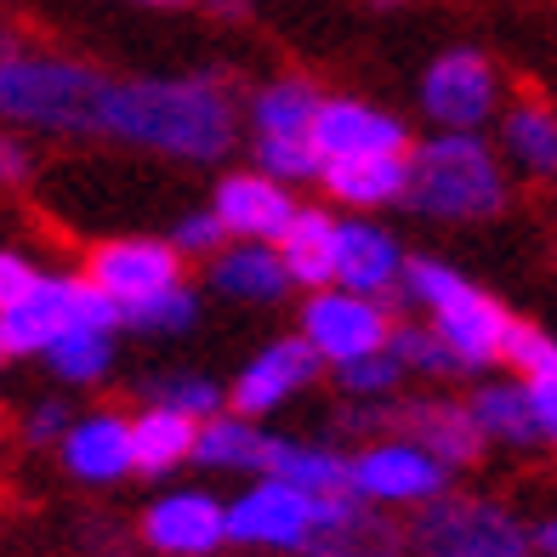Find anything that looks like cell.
I'll list each match as a JSON object with an SVG mask.
<instances>
[{"label":"cell","instance_id":"cell-21","mask_svg":"<svg viewBox=\"0 0 557 557\" xmlns=\"http://www.w3.org/2000/svg\"><path fill=\"white\" fill-rule=\"evenodd\" d=\"M69 331V273H40L12 308H0V352L7 359H40Z\"/></svg>","mask_w":557,"mask_h":557},{"label":"cell","instance_id":"cell-33","mask_svg":"<svg viewBox=\"0 0 557 557\" xmlns=\"http://www.w3.org/2000/svg\"><path fill=\"white\" fill-rule=\"evenodd\" d=\"M250 165L285 188H319L324 154L313 148V137H250Z\"/></svg>","mask_w":557,"mask_h":557},{"label":"cell","instance_id":"cell-28","mask_svg":"<svg viewBox=\"0 0 557 557\" xmlns=\"http://www.w3.org/2000/svg\"><path fill=\"white\" fill-rule=\"evenodd\" d=\"M194 426L188 416L160 410V404H143L132 416V455H137V472L143 478H171L176 467L194 461Z\"/></svg>","mask_w":557,"mask_h":557},{"label":"cell","instance_id":"cell-39","mask_svg":"<svg viewBox=\"0 0 557 557\" xmlns=\"http://www.w3.org/2000/svg\"><path fill=\"white\" fill-rule=\"evenodd\" d=\"M69 421H74V416H69L63 398H40L35 410L23 416V438H29L35 449H46V444H58V438L69 433Z\"/></svg>","mask_w":557,"mask_h":557},{"label":"cell","instance_id":"cell-32","mask_svg":"<svg viewBox=\"0 0 557 557\" xmlns=\"http://www.w3.org/2000/svg\"><path fill=\"white\" fill-rule=\"evenodd\" d=\"M387 352L398 359L404 375H421V382H455V359H449V347L433 336V324L426 319H393V336H387Z\"/></svg>","mask_w":557,"mask_h":557},{"label":"cell","instance_id":"cell-45","mask_svg":"<svg viewBox=\"0 0 557 557\" xmlns=\"http://www.w3.org/2000/svg\"><path fill=\"white\" fill-rule=\"evenodd\" d=\"M103 557H125V552H103Z\"/></svg>","mask_w":557,"mask_h":557},{"label":"cell","instance_id":"cell-30","mask_svg":"<svg viewBox=\"0 0 557 557\" xmlns=\"http://www.w3.org/2000/svg\"><path fill=\"white\" fill-rule=\"evenodd\" d=\"M120 331H91V324H69V331L40 352L46 370L58 375L63 387H103L109 375H114V359H120V347H114Z\"/></svg>","mask_w":557,"mask_h":557},{"label":"cell","instance_id":"cell-12","mask_svg":"<svg viewBox=\"0 0 557 557\" xmlns=\"http://www.w3.org/2000/svg\"><path fill=\"white\" fill-rule=\"evenodd\" d=\"M137 535L154 557H216L227 546V500L211 490H165L143 506Z\"/></svg>","mask_w":557,"mask_h":557},{"label":"cell","instance_id":"cell-42","mask_svg":"<svg viewBox=\"0 0 557 557\" xmlns=\"http://www.w3.org/2000/svg\"><path fill=\"white\" fill-rule=\"evenodd\" d=\"M529 546H535V557H557V518L529 523Z\"/></svg>","mask_w":557,"mask_h":557},{"label":"cell","instance_id":"cell-44","mask_svg":"<svg viewBox=\"0 0 557 557\" xmlns=\"http://www.w3.org/2000/svg\"><path fill=\"white\" fill-rule=\"evenodd\" d=\"M370 7H375V12H398V7H404V0H370Z\"/></svg>","mask_w":557,"mask_h":557},{"label":"cell","instance_id":"cell-23","mask_svg":"<svg viewBox=\"0 0 557 557\" xmlns=\"http://www.w3.org/2000/svg\"><path fill=\"white\" fill-rule=\"evenodd\" d=\"M319 103H324L319 81H308V74H273V81H262L245 97L239 120L250 125V137H308Z\"/></svg>","mask_w":557,"mask_h":557},{"label":"cell","instance_id":"cell-14","mask_svg":"<svg viewBox=\"0 0 557 557\" xmlns=\"http://www.w3.org/2000/svg\"><path fill=\"white\" fill-rule=\"evenodd\" d=\"M393 433L421 444L426 455H438L449 472L478 467L484 461V433L467 410V398H449V393H421V398H393Z\"/></svg>","mask_w":557,"mask_h":557},{"label":"cell","instance_id":"cell-40","mask_svg":"<svg viewBox=\"0 0 557 557\" xmlns=\"http://www.w3.org/2000/svg\"><path fill=\"white\" fill-rule=\"evenodd\" d=\"M29 176H35V148H29V137L0 125V188H23Z\"/></svg>","mask_w":557,"mask_h":557},{"label":"cell","instance_id":"cell-41","mask_svg":"<svg viewBox=\"0 0 557 557\" xmlns=\"http://www.w3.org/2000/svg\"><path fill=\"white\" fill-rule=\"evenodd\" d=\"M40 273H46V268H35L23 250H0V308H12V301L29 290Z\"/></svg>","mask_w":557,"mask_h":557},{"label":"cell","instance_id":"cell-46","mask_svg":"<svg viewBox=\"0 0 557 557\" xmlns=\"http://www.w3.org/2000/svg\"><path fill=\"white\" fill-rule=\"evenodd\" d=\"M0 359H7V352H0Z\"/></svg>","mask_w":557,"mask_h":557},{"label":"cell","instance_id":"cell-35","mask_svg":"<svg viewBox=\"0 0 557 557\" xmlns=\"http://www.w3.org/2000/svg\"><path fill=\"white\" fill-rule=\"evenodd\" d=\"M500 364L512 375H546V370H557V336L541 331V324H529V319H512L506 347H500Z\"/></svg>","mask_w":557,"mask_h":557},{"label":"cell","instance_id":"cell-19","mask_svg":"<svg viewBox=\"0 0 557 557\" xmlns=\"http://www.w3.org/2000/svg\"><path fill=\"white\" fill-rule=\"evenodd\" d=\"M206 290H216L222 301H239V308H278V301L296 296L285 257L262 239H227L206 262Z\"/></svg>","mask_w":557,"mask_h":557},{"label":"cell","instance_id":"cell-15","mask_svg":"<svg viewBox=\"0 0 557 557\" xmlns=\"http://www.w3.org/2000/svg\"><path fill=\"white\" fill-rule=\"evenodd\" d=\"M410 250L398 245V234L382 216H336V268H331V285L342 290H364V296H398V278Z\"/></svg>","mask_w":557,"mask_h":557},{"label":"cell","instance_id":"cell-10","mask_svg":"<svg viewBox=\"0 0 557 557\" xmlns=\"http://www.w3.org/2000/svg\"><path fill=\"white\" fill-rule=\"evenodd\" d=\"M324 375V364H319V352L301 342L296 331L290 336H273V342H262L250 359L239 364V375L227 382V410L234 416H250V421H268V416H278L290 398H301L313 382Z\"/></svg>","mask_w":557,"mask_h":557},{"label":"cell","instance_id":"cell-6","mask_svg":"<svg viewBox=\"0 0 557 557\" xmlns=\"http://www.w3.org/2000/svg\"><path fill=\"white\" fill-rule=\"evenodd\" d=\"M421 114L433 132H484L506 109V86L490 52L478 46H444V52L421 69Z\"/></svg>","mask_w":557,"mask_h":557},{"label":"cell","instance_id":"cell-29","mask_svg":"<svg viewBox=\"0 0 557 557\" xmlns=\"http://www.w3.org/2000/svg\"><path fill=\"white\" fill-rule=\"evenodd\" d=\"M199 319H206V296H199V285H188V278H176V285L143 296V301H125V308H120V331L154 336V342H176V336H194Z\"/></svg>","mask_w":557,"mask_h":557},{"label":"cell","instance_id":"cell-8","mask_svg":"<svg viewBox=\"0 0 557 557\" xmlns=\"http://www.w3.org/2000/svg\"><path fill=\"white\" fill-rule=\"evenodd\" d=\"M449 467L438 455H426L421 444L382 433V438H364L359 449H347V490L382 506V512H416V506L438 500L449 490Z\"/></svg>","mask_w":557,"mask_h":557},{"label":"cell","instance_id":"cell-16","mask_svg":"<svg viewBox=\"0 0 557 557\" xmlns=\"http://www.w3.org/2000/svg\"><path fill=\"white\" fill-rule=\"evenodd\" d=\"M313 148L324 160H352V154H410V125L393 109L364 103V97H324L313 114Z\"/></svg>","mask_w":557,"mask_h":557},{"label":"cell","instance_id":"cell-18","mask_svg":"<svg viewBox=\"0 0 557 557\" xmlns=\"http://www.w3.org/2000/svg\"><path fill=\"white\" fill-rule=\"evenodd\" d=\"M63 455V472L74 484H91V490H109L125 484L137 472V455H132V416L125 410H91V416H74L69 433L58 438Z\"/></svg>","mask_w":557,"mask_h":557},{"label":"cell","instance_id":"cell-9","mask_svg":"<svg viewBox=\"0 0 557 557\" xmlns=\"http://www.w3.org/2000/svg\"><path fill=\"white\" fill-rule=\"evenodd\" d=\"M319 529V495L285 484V478H250L227 500V546L301 557Z\"/></svg>","mask_w":557,"mask_h":557},{"label":"cell","instance_id":"cell-2","mask_svg":"<svg viewBox=\"0 0 557 557\" xmlns=\"http://www.w3.org/2000/svg\"><path fill=\"white\" fill-rule=\"evenodd\" d=\"M114 69H97L74 52H40L0 35V125L7 132H46V137H86L97 143Z\"/></svg>","mask_w":557,"mask_h":557},{"label":"cell","instance_id":"cell-13","mask_svg":"<svg viewBox=\"0 0 557 557\" xmlns=\"http://www.w3.org/2000/svg\"><path fill=\"white\" fill-rule=\"evenodd\" d=\"M301 557H410V541H404V523L393 512L342 490L319 495V529Z\"/></svg>","mask_w":557,"mask_h":557},{"label":"cell","instance_id":"cell-37","mask_svg":"<svg viewBox=\"0 0 557 557\" xmlns=\"http://www.w3.org/2000/svg\"><path fill=\"white\" fill-rule=\"evenodd\" d=\"M69 324H91V331H120V301L91 285L86 273H69Z\"/></svg>","mask_w":557,"mask_h":557},{"label":"cell","instance_id":"cell-1","mask_svg":"<svg viewBox=\"0 0 557 557\" xmlns=\"http://www.w3.org/2000/svg\"><path fill=\"white\" fill-rule=\"evenodd\" d=\"M97 143L154 154L171 165H216L239 143V97L227 69L188 74H114Z\"/></svg>","mask_w":557,"mask_h":557},{"label":"cell","instance_id":"cell-31","mask_svg":"<svg viewBox=\"0 0 557 557\" xmlns=\"http://www.w3.org/2000/svg\"><path fill=\"white\" fill-rule=\"evenodd\" d=\"M143 404H160V410H176L188 421H211L216 410H227V387L206 370H165V375H143L137 382Z\"/></svg>","mask_w":557,"mask_h":557},{"label":"cell","instance_id":"cell-26","mask_svg":"<svg viewBox=\"0 0 557 557\" xmlns=\"http://www.w3.org/2000/svg\"><path fill=\"white\" fill-rule=\"evenodd\" d=\"M467 410L478 421V433H484V444L541 449L535 416H529V393H523L518 375H478V387L467 393Z\"/></svg>","mask_w":557,"mask_h":557},{"label":"cell","instance_id":"cell-27","mask_svg":"<svg viewBox=\"0 0 557 557\" xmlns=\"http://www.w3.org/2000/svg\"><path fill=\"white\" fill-rule=\"evenodd\" d=\"M262 478H285V484L308 490V495H342V490H347V449L273 433V438H268V467H262Z\"/></svg>","mask_w":557,"mask_h":557},{"label":"cell","instance_id":"cell-24","mask_svg":"<svg viewBox=\"0 0 557 557\" xmlns=\"http://www.w3.org/2000/svg\"><path fill=\"white\" fill-rule=\"evenodd\" d=\"M268 426L234 416V410H216L211 421L194 426V467L206 472H234V478H262L268 467Z\"/></svg>","mask_w":557,"mask_h":557},{"label":"cell","instance_id":"cell-38","mask_svg":"<svg viewBox=\"0 0 557 557\" xmlns=\"http://www.w3.org/2000/svg\"><path fill=\"white\" fill-rule=\"evenodd\" d=\"M529 393V416H535V438L541 449H557V370L546 375H518Z\"/></svg>","mask_w":557,"mask_h":557},{"label":"cell","instance_id":"cell-17","mask_svg":"<svg viewBox=\"0 0 557 557\" xmlns=\"http://www.w3.org/2000/svg\"><path fill=\"white\" fill-rule=\"evenodd\" d=\"M296 206H301L296 188L273 183V176H262L257 165L222 171L211 183V211L227 227V239H262V245H273L278 234H285V222L296 216Z\"/></svg>","mask_w":557,"mask_h":557},{"label":"cell","instance_id":"cell-20","mask_svg":"<svg viewBox=\"0 0 557 557\" xmlns=\"http://www.w3.org/2000/svg\"><path fill=\"white\" fill-rule=\"evenodd\" d=\"M319 188L336 211L347 216H382L393 206H404L410 188V160L404 154H352V160H324Z\"/></svg>","mask_w":557,"mask_h":557},{"label":"cell","instance_id":"cell-7","mask_svg":"<svg viewBox=\"0 0 557 557\" xmlns=\"http://www.w3.org/2000/svg\"><path fill=\"white\" fill-rule=\"evenodd\" d=\"M393 319H398V308H393V301H382V296L324 285V290L301 296L296 336L319 352L324 370H336V364L364 359V352H382L387 336H393Z\"/></svg>","mask_w":557,"mask_h":557},{"label":"cell","instance_id":"cell-4","mask_svg":"<svg viewBox=\"0 0 557 557\" xmlns=\"http://www.w3.org/2000/svg\"><path fill=\"white\" fill-rule=\"evenodd\" d=\"M404 206L426 222H495L512 206V176L484 132H433L410 143Z\"/></svg>","mask_w":557,"mask_h":557},{"label":"cell","instance_id":"cell-22","mask_svg":"<svg viewBox=\"0 0 557 557\" xmlns=\"http://www.w3.org/2000/svg\"><path fill=\"white\" fill-rule=\"evenodd\" d=\"M495 148L500 160L523 176H557V109L541 91L512 97L495 114Z\"/></svg>","mask_w":557,"mask_h":557},{"label":"cell","instance_id":"cell-5","mask_svg":"<svg viewBox=\"0 0 557 557\" xmlns=\"http://www.w3.org/2000/svg\"><path fill=\"white\" fill-rule=\"evenodd\" d=\"M410 557H535L529 546V523L495 495H455L416 506L404 523Z\"/></svg>","mask_w":557,"mask_h":557},{"label":"cell","instance_id":"cell-36","mask_svg":"<svg viewBox=\"0 0 557 557\" xmlns=\"http://www.w3.org/2000/svg\"><path fill=\"white\" fill-rule=\"evenodd\" d=\"M165 239L176 245V257H183V262H199V268H206L216 250L227 245V227L216 222L211 206H199V211H183V216H176Z\"/></svg>","mask_w":557,"mask_h":557},{"label":"cell","instance_id":"cell-43","mask_svg":"<svg viewBox=\"0 0 557 557\" xmlns=\"http://www.w3.org/2000/svg\"><path fill=\"white\" fill-rule=\"evenodd\" d=\"M125 7H154V12H171V7H194V0H125Z\"/></svg>","mask_w":557,"mask_h":557},{"label":"cell","instance_id":"cell-25","mask_svg":"<svg viewBox=\"0 0 557 557\" xmlns=\"http://www.w3.org/2000/svg\"><path fill=\"white\" fill-rule=\"evenodd\" d=\"M273 250L285 257V273L296 290H324L331 285V268H336V211L331 206H296V216L273 239Z\"/></svg>","mask_w":557,"mask_h":557},{"label":"cell","instance_id":"cell-34","mask_svg":"<svg viewBox=\"0 0 557 557\" xmlns=\"http://www.w3.org/2000/svg\"><path fill=\"white\" fill-rule=\"evenodd\" d=\"M331 375H336V393L347 404H393L404 393V382H410L387 347L382 352H364V359H352V364H336Z\"/></svg>","mask_w":557,"mask_h":557},{"label":"cell","instance_id":"cell-3","mask_svg":"<svg viewBox=\"0 0 557 557\" xmlns=\"http://www.w3.org/2000/svg\"><path fill=\"white\" fill-rule=\"evenodd\" d=\"M398 313H421L433 324V336L449 347V359L461 375H490L500 364V347H506V331H512V308L500 296H490L484 285L444 262V257H410L404 262V278H398V296H393Z\"/></svg>","mask_w":557,"mask_h":557},{"label":"cell","instance_id":"cell-11","mask_svg":"<svg viewBox=\"0 0 557 557\" xmlns=\"http://www.w3.org/2000/svg\"><path fill=\"white\" fill-rule=\"evenodd\" d=\"M81 273L125 308V301H143V296L176 285V278H188V262L176 257V245L165 234H109L86 250Z\"/></svg>","mask_w":557,"mask_h":557}]
</instances>
